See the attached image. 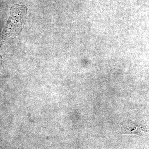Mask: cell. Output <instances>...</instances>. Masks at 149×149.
I'll use <instances>...</instances> for the list:
<instances>
[{
	"instance_id": "cell-1",
	"label": "cell",
	"mask_w": 149,
	"mask_h": 149,
	"mask_svg": "<svg viewBox=\"0 0 149 149\" xmlns=\"http://www.w3.org/2000/svg\"><path fill=\"white\" fill-rule=\"evenodd\" d=\"M26 6L15 4L11 7L10 15L3 32V39L16 37L23 28L27 12Z\"/></svg>"
},
{
	"instance_id": "cell-2",
	"label": "cell",
	"mask_w": 149,
	"mask_h": 149,
	"mask_svg": "<svg viewBox=\"0 0 149 149\" xmlns=\"http://www.w3.org/2000/svg\"><path fill=\"white\" fill-rule=\"evenodd\" d=\"M1 147H0V149H1Z\"/></svg>"
}]
</instances>
